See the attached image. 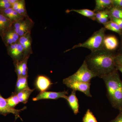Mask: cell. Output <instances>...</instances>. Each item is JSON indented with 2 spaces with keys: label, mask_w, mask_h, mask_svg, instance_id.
Listing matches in <instances>:
<instances>
[{
  "label": "cell",
  "mask_w": 122,
  "mask_h": 122,
  "mask_svg": "<svg viewBox=\"0 0 122 122\" xmlns=\"http://www.w3.org/2000/svg\"><path fill=\"white\" fill-rule=\"evenodd\" d=\"M63 84L69 88L75 91L82 92L87 97H92L90 92V83H86L79 81H71L64 79Z\"/></svg>",
  "instance_id": "8992f818"
},
{
  "label": "cell",
  "mask_w": 122,
  "mask_h": 122,
  "mask_svg": "<svg viewBox=\"0 0 122 122\" xmlns=\"http://www.w3.org/2000/svg\"><path fill=\"white\" fill-rule=\"evenodd\" d=\"M50 79L44 75H40L37 76L35 82L36 89L40 92L46 91L52 85Z\"/></svg>",
  "instance_id": "8fae6325"
},
{
  "label": "cell",
  "mask_w": 122,
  "mask_h": 122,
  "mask_svg": "<svg viewBox=\"0 0 122 122\" xmlns=\"http://www.w3.org/2000/svg\"><path fill=\"white\" fill-rule=\"evenodd\" d=\"M109 19H110V16L109 15H107L103 17L99 18L98 20H96L97 22L100 24H102L103 25L107 23L109 21Z\"/></svg>",
  "instance_id": "f1b7e54d"
},
{
  "label": "cell",
  "mask_w": 122,
  "mask_h": 122,
  "mask_svg": "<svg viewBox=\"0 0 122 122\" xmlns=\"http://www.w3.org/2000/svg\"><path fill=\"white\" fill-rule=\"evenodd\" d=\"M107 15H109V9H107L104 11L96 12L95 13L94 20H98L99 18Z\"/></svg>",
  "instance_id": "4316f807"
},
{
  "label": "cell",
  "mask_w": 122,
  "mask_h": 122,
  "mask_svg": "<svg viewBox=\"0 0 122 122\" xmlns=\"http://www.w3.org/2000/svg\"><path fill=\"white\" fill-rule=\"evenodd\" d=\"M120 37H121V45H120V53H122V34L120 35Z\"/></svg>",
  "instance_id": "836d02e7"
},
{
  "label": "cell",
  "mask_w": 122,
  "mask_h": 122,
  "mask_svg": "<svg viewBox=\"0 0 122 122\" xmlns=\"http://www.w3.org/2000/svg\"><path fill=\"white\" fill-rule=\"evenodd\" d=\"M116 65L122 66V53H119L116 55L115 58Z\"/></svg>",
  "instance_id": "83f0119b"
},
{
  "label": "cell",
  "mask_w": 122,
  "mask_h": 122,
  "mask_svg": "<svg viewBox=\"0 0 122 122\" xmlns=\"http://www.w3.org/2000/svg\"><path fill=\"white\" fill-rule=\"evenodd\" d=\"M66 99L68 102L74 113L75 115L78 113L79 112V104L76 95V91H72L71 94L67 96Z\"/></svg>",
  "instance_id": "4fadbf2b"
},
{
  "label": "cell",
  "mask_w": 122,
  "mask_h": 122,
  "mask_svg": "<svg viewBox=\"0 0 122 122\" xmlns=\"http://www.w3.org/2000/svg\"><path fill=\"white\" fill-rule=\"evenodd\" d=\"M116 69L118 70L119 71L122 73V66L121 65H116Z\"/></svg>",
  "instance_id": "d6a6232c"
},
{
  "label": "cell",
  "mask_w": 122,
  "mask_h": 122,
  "mask_svg": "<svg viewBox=\"0 0 122 122\" xmlns=\"http://www.w3.org/2000/svg\"><path fill=\"white\" fill-rule=\"evenodd\" d=\"M11 8L24 17L29 16L25 7V1L24 0H16L11 5Z\"/></svg>",
  "instance_id": "9a60e30c"
},
{
  "label": "cell",
  "mask_w": 122,
  "mask_h": 122,
  "mask_svg": "<svg viewBox=\"0 0 122 122\" xmlns=\"http://www.w3.org/2000/svg\"><path fill=\"white\" fill-rule=\"evenodd\" d=\"M83 122H98L93 113L90 109H87L82 119Z\"/></svg>",
  "instance_id": "cb8c5ba5"
},
{
  "label": "cell",
  "mask_w": 122,
  "mask_h": 122,
  "mask_svg": "<svg viewBox=\"0 0 122 122\" xmlns=\"http://www.w3.org/2000/svg\"><path fill=\"white\" fill-rule=\"evenodd\" d=\"M109 11L110 18L122 19V8L112 7Z\"/></svg>",
  "instance_id": "7402d4cb"
},
{
  "label": "cell",
  "mask_w": 122,
  "mask_h": 122,
  "mask_svg": "<svg viewBox=\"0 0 122 122\" xmlns=\"http://www.w3.org/2000/svg\"><path fill=\"white\" fill-rule=\"evenodd\" d=\"M116 55L112 51L103 49L91 52L85 61L88 68L96 77L101 78L115 70Z\"/></svg>",
  "instance_id": "6da1fadb"
},
{
  "label": "cell",
  "mask_w": 122,
  "mask_h": 122,
  "mask_svg": "<svg viewBox=\"0 0 122 122\" xmlns=\"http://www.w3.org/2000/svg\"><path fill=\"white\" fill-rule=\"evenodd\" d=\"M18 42L23 48L24 58L26 57H30V54L33 53L32 48V39L31 37V33H28L20 37Z\"/></svg>",
  "instance_id": "9c48e42d"
},
{
  "label": "cell",
  "mask_w": 122,
  "mask_h": 122,
  "mask_svg": "<svg viewBox=\"0 0 122 122\" xmlns=\"http://www.w3.org/2000/svg\"><path fill=\"white\" fill-rule=\"evenodd\" d=\"M26 109V107L20 110L12 108L8 104L6 99L4 98L0 93V114L6 116L9 114H12L15 116L16 119L18 118L21 119L20 115V112Z\"/></svg>",
  "instance_id": "52a82bcc"
},
{
  "label": "cell",
  "mask_w": 122,
  "mask_h": 122,
  "mask_svg": "<svg viewBox=\"0 0 122 122\" xmlns=\"http://www.w3.org/2000/svg\"><path fill=\"white\" fill-rule=\"evenodd\" d=\"M104 28L106 30H111L113 32L117 33L119 35L122 34V30L118 24L112 20L104 24Z\"/></svg>",
  "instance_id": "44dd1931"
},
{
  "label": "cell",
  "mask_w": 122,
  "mask_h": 122,
  "mask_svg": "<svg viewBox=\"0 0 122 122\" xmlns=\"http://www.w3.org/2000/svg\"><path fill=\"white\" fill-rule=\"evenodd\" d=\"M109 101L114 108L122 110V81L118 72H113L102 76Z\"/></svg>",
  "instance_id": "7a4b0ae2"
},
{
  "label": "cell",
  "mask_w": 122,
  "mask_h": 122,
  "mask_svg": "<svg viewBox=\"0 0 122 122\" xmlns=\"http://www.w3.org/2000/svg\"><path fill=\"white\" fill-rule=\"evenodd\" d=\"M105 28H101L93 34L90 37L83 43H79L74 46L71 49L66 51L65 52H68L78 48H87L91 52L96 51L99 50L105 49L104 46V40L106 35Z\"/></svg>",
  "instance_id": "3957f363"
},
{
  "label": "cell",
  "mask_w": 122,
  "mask_h": 122,
  "mask_svg": "<svg viewBox=\"0 0 122 122\" xmlns=\"http://www.w3.org/2000/svg\"><path fill=\"white\" fill-rule=\"evenodd\" d=\"M0 11V12L13 23L25 17L20 15L12 8L1 10Z\"/></svg>",
  "instance_id": "5bb4252c"
},
{
  "label": "cell",
  "mask_w": 122,
  "mask_h": 122,
  "mask_svg": "<svg viewBox=\"0 0 122 122\" xmlns=\"http://www.w3.org/2000/svg\"><path fill=\"white\" fill-rule=\"evenodd\" d=\"M35 89H31L29 87L22 90L16 93L20 100V102L25 104L28 102L30 96Z\"/></svg>",
  "instance_id": "ac0fdd59"
},
{
  "label": "cell",
  "mask_w": 122,
  "mask_h": 122,
  "mask_svg": "<svg viewBox=\"0 0 122 122\" xmlns=\"http://www.w3.org/2000/svg\"><path fill=\"white\" fill-rule=\"evenodd\" d=\"M28 76L18 77L17 81L15 86V93L29 87L28 83Z\"/></svg>",
  "instance_id": "ffe728a7"
},
{
  "label": "cell",
  "mask_w": 122,
  "mask_h": 122,
  "mask_svg": "<svg viewBox=\"0 0 122 122\" xmlns=\"http://www.w3.org/2000/svg\"><path fill=\"white\" fill-rule=\"evenodd\" d=\"M74 12L81 14V15L91 18L94 20L95 16V12L93 10L88 9H82L67 10L66 11V13H69L71 12Z\"/></svg>",
  "instance_id": "d6986e66"
},
{
  "label": "cell",
  "mask_w": 122,
  "mask_h": 122,
  "mask_svg": "<svg viewBox=\"0 0 122 122\" xmlns=\"http://www.w3.org/2000/svg\"><path fill=\"white\" fill-rule=\"evenodd\" d=\"M8 104L12 108H15V107L20 103V101L15 92H13L8 98L6 99Z\"/></svg>",
  "instance_id": "603a6c76"
},
{
  "label": "cell",
  "mask_w": 122,
  "mask_h": 122,
  "mask_svg": "<svg viewBox=\"0 0 122 122\" xmlns=\"http://www.w3.org/2000/svg\"><path fill=\"white\" fill-rule=\"evenodd\" d=\"M110 122H122V110L120 111L117 117Z\"/></svg>",
  "instance_id": "4dcf8cb0"
},
{
  "label": "cell",
  "mask_w": 122,
  "mask_h": 122,
  "mask_svg": "<svg viewBox=\"0 0 122 122\" xmlns=\"http://www.w3.org/2000/svg\"><path fill=\"white\" fill-rule=\"evenodd\" d=\"M68 94L67 91L59 92L46 91L43 92H40L35 97L32 99V100L34 101H36L42 99L57 100L60 98L66 99Z\"/></svg>",
  "instance_id": "ba28073f"
},
{
  "label": "cell",
  "mask_w": 122,
  "mask_h": 122,
  "mask_svg": "<svg viewBox=\"0 0 122 122\" xmlns=\"http://www.w3.org/2000/svg\"><path fill=\"white\" fill-rule=\"evenodd\" d=\"M118 46L117 38L113 35L105 36L104 40V48L107 50L112 51L115 50Z\"/></svg>",
  "instance_id": "7c38bea8"
},
{
  "label": "cell",
  "mask_w": 122,
  "mask_h": 122,
  "mask_svg": "<svg viewBox=\"0 0 122 122\" xmlns=\"http://www.w3.org/2000/svg\"><path fill=\"white\" fill-rule=\"evenodd\" d=\"M9 46V53L14 62L20 61L24 59V50L19 42Z\"/></svg>",
  "instance_id": "30bf717a"
},
{
  "label": "cell",
  "mask_w": 122,
  "mask_h": 122,
  "mask_svg": "<svg viewBox=\"0 0 122 122\" xmlns=\"http://www.w3.org/2000/svg\"><path fill=\"white\" fill-rule=\"evenodd\" d=\"M95 3L94 10L95 13L110 9L112 7V0H96Z\"/></svg>",
  "instance_id": "e0dca14e"
},
{
  "label": "cell",
  "mask_w": 122,
  "mask_h": 122,
  "mask_svg": "<svg viewBox=\"0 0 122 122\" xmlns=\"http://www.w3.org/2000/svg\"><path fill=\"white\" fill-rule=\"evenodd\" d=\"M29 57V56L24 58V59L20 61L22 69V76H28L27 61Z\"/></svg>",
  "instance_id": "d4e9b609"
},
{
  "label": "cell",
  "mask_w": 122,
  "mask_h": 122,
  "mask_svg": "<svg viewBox=\"0 0 122 122\" xmlns=\"http://www.w3.org/2000/svg\"><path fill=\"white\" fill-rule=\"evenodd\" d=\"M96 76L93 72L88 68L85 61L82 65L75 73L65 78L71 81H79L86 83H90L92 78Z\"/></svg>",
  "instance_id": "277c9868"
},
{
  "label": "cell",
  "mask_w": 122,
  "mask_h": 122,
  "mask_svg": "<svg viewBox=\"0 0 122 122\" xmlns=\"http://www.w3.org/2000/svg\"><path fill=\"white\" fill-rule=\"evenodd\" d=\"M111 20L112 21L117 24L118 25L122 30V19H115V18H110Z\"/></svg>",
  "instance_id": "1f68e13d"
},
{
  "label": "cell",
  "mask_w": 122,
  "mask_h": 122,
  "mask_svg": "<svg viewBox=\"0 0 122 122\" xmlns=\"http://www.w3.org/2000/svg\"><path fill=\"white\" fill-rule=\"evenodd\" d=\"M3 37H5L6 44L10 46L18 41L20 36L14 30L12 27L5 34Z\"/></svg>",
  "instance_id": "2e32d148"
},
{
  "label": "cell",
  "mask_w": 122,
  "mask_h": 122,
  "mask_svg": "<svg viewBox=\"0 0 122 122\" xmlns=\"http://www.w3.org/2000/svg\"><path fill=\"white\" fill-rule=\"evenodd\" d=\"M34 24L32 20L28 16L13 23L12 28L20 37L28 33H31Z\"/></svg>",
  "instance_id": "5b68a950"
},
{
  "label": "cell",
  "mask_w": 122,
  "mask_h": 122,
  "mask_svg": "<svg viewBox=\"0 0 122 122\" xmlns=\"http://www.w3.org/2000/svg\"><path fill=\"white\" fill-rule=\"evenodd\" d=\"M112 7L122 8V0H112Z\"/></svg>",
  "instance_id": "f546056e"
},
{
  "label": "cell",
  "mask_w": 122,
  "mask_h": 122,
  "mask_svg": "<svg viewBox=\"0 0 122 122\" xmlns=\"http://www.w3.org/2000/svg\"><path fill=\"white\" fill-rule=\"evenodd\" d=\"M9 0H0V11L11 8Z\"/></svg>",
  "instance_id": "484cf974"
}]
</instances>
